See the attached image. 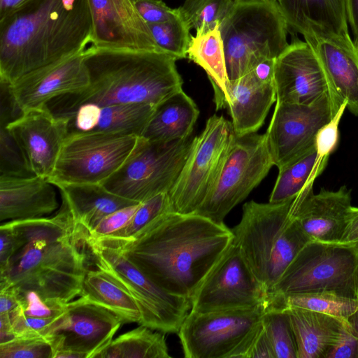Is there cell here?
I'll list each match as a JSON object with an SVG mask.
<instances>
[{
    "instance_id": "1",
    "label": "cell",
    "mask_w": 358,
    "mask_h": 358,
    "mask_svg": "<svg viewBox=\"0 0 358 358\" xmlns=\"http://www.w3.org/2000/svg\"><path fill=\"white\" fill-rule=\"evenodd\" d=\"M92 240L117 248L159 287L190 300L234 234L224 223L197 213L170 211L129 238Z\"/></svg>"
},
{
    "instance_id": "2",
    "label": "cell",
    "mask_w": 358,
    "mask_h": 358,
    "mask_svg": "<svg viewBox=\"0 0 358 358\" xmlns=\"http://www.w3.org/2000/svg\"><path fill=\"white\" fill-rule=\"evenodd\" d=\"M18 249L0 268V285L34 292L43 299L69 303L80 296L88 233L62 202L52 217L7 221Z\"/></svg>"
},
{
    "instance_id": "3",
    "label": "cell",
    "mask_w": 358,
    "mask_h": 358,
    "mask_svg": "<svg viewBox=\"0 0 358 358\" xmlns=\"http://www.w3.org/2000/svg\"><path fill=\"white\" fill-rule=\"evenodd\" d=\"M89 0H36L0 20V80L12 85L92 44Z\"/></svg>"
},
{
    "instance_id": "4",
    "label": "cell",
    "mask_w": 358,
    "mask_h": 358,
    "mask_svg": "<svg viewBox=\"0 0 358 358\" xmlns=\"http://www.w3.org/2000/svg\"><path fill=\"white\" fill-rule=\"evenodd\" d=\"M176 60L162 52L90 45L84 53L90 76L88 87L53 99L46 107L53 115L61 117L84 104L157 106L182 90Z\"/></svg>"
},
{
    "instance_id": "5",
    "label": "cell",
    "mask_w": 358,
    "mask_h": 358,
    "mask_svg": "<svg viewBox=\"0 0 358 358\" xmlns=\"http://www.w3.org/2000/svg\"><path fill=\"white\" fill-rule=\"evenodd\" d=\"M294 199L267 203L250 201L232 229L233 242L270 294L299 252L310 241L290 214Z\"/></svg>"
},
{
    "instance_id": "6",
    "label": "cell",
    "mask_w": 358,
    "mask_h": 358,
    "mask_svg": "<svg viewBox=\"0 0 358 358\" xmlns=\"http://www.w3.org/2000/svg\"><path fill=\"white\" fill-rule=\"evenodd\" d=\"M229 81L287 48L288 25L276 0H235L219 26Z\"/></svg>"
},
{
    "instance_id": "7",
    "label": "cell",
    "mask_w": 358,
    "mask_h": 358,
    "mask_svg": "<svg viewBox=\"0 0 358 358\" xmlns=\"http://www.w3.org/2000/svg\"><path fill=\"white\" fill-rule=\"evenodd\" d=\"M311 292L358 300V243L308 242L270 294Z\"/></svg>"
},
{
    "instance_id": "8",
    "label": "cell",
    "mask_w": 358,
    "mask_h": 358,
    "mask_svg": "<svg viewBox=\"0 0 358 358\" xmlns=\"http://www.w3.org/2000/svg\"><path fill=\"white\" fill-rule=\"evenodd\" d=\"M193 137L168 142L151 141L142 136L123 165L103 185L110 192L143 202L168 193L190 152Z\"/></svg>"
},
{
    "instance_id": "9",
    "label": "cell",
    "mask_w": 358,
    "mask_h": 358,
    "mask_svg": "<svg viewBox=\"0 0 358 358\" xmlns=\"http://www.w3.org/2000/svg\"><path fill=\"white\" fill-rule=\"evenodd\" d=\"M87 246L101 269L135 299L142 325L163 333L178 332L192 309L189 299L169 293L157 285L117 248L87 239Z\"/></svg>"
},
{
    "instance_id": "10",
    "label": "cell",
    "mask_w": 358,
    "mask_h": 358,
    "mask_svg": "<svg viewBox=\"0 0 358 358\" xmlns=\"http://www.w3.org/2000/svg\"><path fill=\"white\" fill-rule=\"evenodd\" d=\"M236 134L231 121L213 115L194 138L190 152L168 192L173 212L195 213L220 175Z\"/></svg>"
},
{
    "instance_id": "11",
    "label": "cell",
    "mask_w": 358,
    "mask_h": 358,
    "mask_svg": "<svg viewBox=\"0 0 358 358\" xmlns=\"http://www.w3.org/2000/svg\"><path fill=\"white\" fill-rule=\"evenodd\" d=\"M273 165L266 133L236 136L215 184L195 213L224 223Z\"/></svg>"
},
{
    "instance_id": "12",
    "label": "cell",
    "mask_w": 358,
    "mask_h": 358,
    "mask_svg": "<svg viewBox=\"0 0 358 358\" xmlns=\"http://www.w3.org/2000/svg\"><path fill=\"white\" fill-rule=\"evenodd\" d=\"M141 136L132 134H78L65 139L48 180L61 184H101L126 162Z\"/></svg>"
},
{
    "instance_id": "13",
    "label": "cell",
    "mask_w": 358,
    "mask_h": 358,
    "mask_svg": "<svg viewBox=\"0 0 358 358\" xmlns=\"http://www.w3.org/2000/svg\"><path fill=\"white\" fill-rule=\"evenodd\" d=\"M266 303L248 309L190 310L178 331L187 358H234L262 323Z\"/></svg>"
},
{
    "instance_id": "14",
    "label": "cell",
    "mask_w": 358,
    "mask_h": 358,
    "mask_svg": "<svg viewBox=\"0 0 358 358\" xmlns=\"http://www.w3.org/2000/svg\"><path fill=\"white\" fill-rule=\"evenodd\" d=\"M275 102L266 134L273 164L279 169L315 145L318 131L345 101L325 96L311 104Z\"/></svg>"
},
{
    "instance_id": "15",
    "label": "cell",
    "mask_w": 358,
    "mask_h": 358,
    "mask_svg": "<svg viewBox=\"0 0 358 358\" xmlns=\"http://www.w3.org/2000/svg\"><path fill=\"white\" fill-rule=\"evenodd\" d=\"M268 293L257 280L233 242L191 298V310L211 312L256 307Z\"/></svg>"
},
{
    "instance_id": "16",
    "label": "cell",
    "mask_w": 358,
    "mask_h": 358,
    "mask_svg": "<svg viewBox=\"0 0 358 358\" xmlns=\"http://www.w3.org/2000/svg\"><path fill=\"white\" fill-rule=\"evenodd\" d=\"M122 324L117 314L80 296L67 303L64 324L53 334L54 358H92L110 343Z\"/></svg>"
},
{
    "instance_id": "17",
    "label": "cell",
    "mask_w": 358,
    "mask_h": 358,
    "mask_svg": "<svg viewBox=\"0 0 358 358\" xmlns=\"http://www.w3.org/2000/svg\"><path fill=\"white\" fill-rule=\"evenodd\" d=\"M273 79L278 102L311 104L325 96L340 98L306 41H294L275 59Z\"/></svg>"
},
{
    "instance_id": "18",
    "label": "cell",
    "mask_w": 358,
    "mask_h": 358,
    "mask_svg": "<svg viewBox=\"0 0 358 358\" xmlns=\"http://www.w3.org/2000/svg\"><path fill=\"white\" fill-rule=\"evenodd\" d=\"M3 124L18 145L31 172L48 178L68 136L66 119L55 116L45 106L23 112Z\"/></svg>"
},
{
    "instance_id": "19",
    "label": "cell",
    "mask_w": 358,
    "mask_h": 358,
    "mask_svg": "<svg viewBox=\"0 0 358 358\" xmlns=\"http://www.w3.org/2000/svg\"><path fill=\"white\" fill-rule=\"evenodd\" d=\"M84 53L67 57L7 85L16 108L22 113L43 108L53 99L87 87L90 76Z\"/></svg>"
},
{
    "instance_id": "20",
    "label": "cell",
    "mask_w": 358,
    "mask_h": 358,
    "mask_svg": "<svg viewBox=\"0 0 358 358\" xmlns=\"http://www.w3.org/2000/svg\"><path fill=\"white\" fill-rule=\"evenodd\" d=\"M89 3L93 22L91 45L162 52L133 0H89Z\"/></svg>"
},
{
    "instance_id": "21",
    "label": "cell",
    "mask_w": 358,
    "mask_h": 358,
    "mask_svg": "<svg viewBox=\"0 0 358 358\" xmlns=\"http://www.w3.org/2000/svg\"><path fill=\"white\" fill-rule=\"evenodd\" d=\"M351 201V191L346 186L336 191L322 188L317 194L310 186L294 198L290 214L310 241L339 243Z\"/></svg>"
},
{
    "instance_id": "22",
    "label": "cell",
    "mask_w": 358,
    "mask_h": 358,
    "mask_svg": "<svg viewBox=\"0 0 358 358\" xmlns=\"http://www.w3.org/2000/svg\"><path fill=\"white\" fill-rule=\"evenodd\" d=\"M155 108V105L145 103L84 104L61 117L66 119L68 135L112 134L141 136Z\"/></svg>"
},
{
    "instance_id": "23",
    "label": "cell",
    "mask_w": 358,
    "mask_h": 358,
    "mask_svg": "<svg viewBox=\"0 0 358 358\" xmlns=\"http://www.w3.org/2000/svg\"><path fill=\"white\" fill-rule=\"evenodd\" d=\"M322 63L347 108L358 116V52L351 38L310 34L304 36Z\"/></svg>"
},
{
    "instance_id": "24",
    "label": "cell",
    "mask_w": 358,
    "mask_h": 358,
    "mask_svg": "<svg viewBox=\"0 0 358 358\" xmlns=\"http://www.w3.org/2000/svg\"><path fill=\"white\" fill-rule=\"evenodd\" d=\"M55 185L47 178L0 176V221L42 217L59 207Z\"/></svg>"
},
{
    "instance_id": "25",
    "label": "cell",
    "mask_w": 358,
    "mask_h": 358,
    "mask_svg": "<svg viewBox=\"0 0 358 358\" xmlns=\"http://www.w3.org/2000/svg\"><path fill=\"white\" fill-rule=\"evenodd\" d=\"M226 108L236 136L256 133L276 101L274 80H260L252 71L227 85Z\"/></svg>"
},
{
    "instance_id": "26",
    "label": "cell",
    "mask_w": 358,
    "mask_h": 358,
    "mask_svg": "<svg viewBox=\"0 0 358 358\" xmlns=\"http://www.w3.org/2000/svg\"><path fill=\"white\" fill-rule=\"evenodd\" d=\"M288 25L310 34L350 38L345 0H276Z\"/></svg>"
},
{
    "instance_id": "27",
    "label": "cell",
    "mask_w": 358,
    "mask_h": 358,
    "mask_svg": "<svg viewBox=\"0 0 358 358\" xmlns=\"http://www.w3.org/2000/svg\"><path fill=\"white\" fill-rule=\"evenodd\" d=\"M293 330L297 358H329L339 343L345 322L299 308H287Z\"/></svg>"
},
{
    "instance_id": "28",
    "label": "cell",
    "mask_w": 358,
    "mask_h": 358,
    "mask_svg": "<svg viewBox=\"0 0 358 358\" xmlns=\"http://www.w3.org/2000/svg\"><path fill=\"white\" fill-rule=\"evenodd\" d=\"M55 187L77 224L87 233L106 215L138 203L110 192L101 184H61Z\"/></svg>"
},
{
    "instance_id": "29",
    "label": "cell",
    "mask_w": 358,
    "mask_h": 358,
    "mask_svg": "<svg viewBox=\"0 0 358 358\" xmlns=\"http://www.w3.org/2000/svg\"><path fill=\"white\" fill-rule=\"evenodd\" d=\"M199 115L193 99L181 90L156 106L141 136L161 142L187 138L190 136Z\"/></svg>"
},
{
    "instance_id": "30",
    "label": "cell",
    "mask_w": 358,
    "mask_h": 358,
    "mask_svg": "<svg viewBox=\"0 0 358 358\" xmlns=\"http://www.w3.org/2000/svg\"><path fill=\"white\" fill-rule=\"evenodd\" d=\"M20 292L21 303L10 315L15 338L45 337L56 333L65 320L67 303L43 299L34 292Z\"/></svg>"
},
{
    "instance_id": "31",
    "label": "cell",
    "mask_w": 358,
    "mask_h": 358,
    "mask_svg": "<svg viewBox=\"0 0 358 358\" xmlns=\"http://www.w3.org/2000/svg\"><path fill=\"white\" fill-rule=\"evenodd\" d=\"M187 58L206 73L214 91L217 110L226 108L229 82L222 39L219 27L206 33L191 35Z\"/></svg>"
},
{
    "instance_id": "32",
    "label": "cell",
    "mask_w": 358,
    "mask_h": 358,
    "mask_svg": "<svg viewBox=\"0 0 358 358\" xmlns=\"http://www.w3.org/2000/svg\"><path fill=\"white\" fill-rule=\"evenodd\" d=\"M80 296L117 314L124 323H142L140 308L133 296L101 269H87Z\"/></svg>"
},
{
    "instance_id": "33",
    "label": "cell",
    "mask_w": 358,
    "mask_h": 358,
    "mask_svg": "<svg viewBox=\"0 0 358 358\" xmlns=\"http://www.w3.org/2000/svg\"><path fill=\"white\" fill-rule=\"evenodd\" d=\"M329 157L320 156L314 145L301 156L279 169L268 202L280 203L294 199L306 188L313 186L315 180L324 170Z\"/></svg>"
},
{
    "instance_id": "34",
    "label": "cell",
    "mask_w": 358,
    "mask_h": 358,
    "mask_svg": "<svg viewBox=\"0 0 358 358\" xmlns=\"http://www.w3.org/2000/svg\"><path fill=\"white\" fill-rule=\"evenodd\" d=\"M140 324L113 339L92 358H169L163 332Z\"/></svg>"
},
{
    "instance_id": "35",
    "label": "cell",
    "mask_w": 358,
    "mask_h": 358,
    "mask_svg": "<svg viewBox=\"0 0 358 358\" xmlns=\"http://www.w3.org/2000/svg\"><path fill=\"white\" fill-rule=\"evenodd\" d=\"M267 303L274 308H299L327 314L343 321L358 309V300L327 292L269 294Z\"/></svg>"
},
{
    "instance_id": "36",
    "label": "cell",
    "mask_w": 358,
    "mask_h": 358,
    "mask_svg": "<svg viewBox=\"0 0 358 358\" xmlns=\"http://www.w3.org/2000/svg\"><path fill=\"white\" fill-rule=\"evenodd\" d=\"M234 2L235 0H185L178 8L190 30L204 34L219 27Z\"/></svg>"
},
{
    "instance_id": "37",
    "label": "cell",
    "mask_w": 358,
    "mask_h": 358,
    "mask_svg": "<svg viewBox=\"0 0 358 358\" xmlns=\"http://www.w3.org/2000/svg\"><path fill=\"white\" fill-rule=\"evenodd\" d=\"M262 324L274 358H297L296 341L286 309L274 308L266 303Z\"/></svg>"
},
{
    "instance_id": "38",
    "label": "cell",
    "mask_w": 358,
    "mask_h": 358,
    "mask_svg": "<svg viewBox=\"0 0 358 358\" xmlns=\"http://www.w3.org/2000/svg\"><path fill=\"white\" fill-rule=\"evenodd\" d=\"M159 49L177 60L187 57L190 29L179 15L160 23L148 24Z\"/></svg>"
},
{
    "instance_id": "39",
    "label": "cell",
    "mask_w": 358,
    "mask_h": 358,
    "mask_svg": "<svg viewBox=\"0 0 358 358\" xmlns=\"http://www.w3.org/2000/svg\"><path fill=\"white\" fill-rule=\"evenodd\" d=\"M170 211L173 210L168 193L157 194L141 202L127 224L108 236L115 238H129L158 216Z\"/></svg>"
},
{
    "instance_id": "40",
    "label": "cell",
    "mask_w": 358,
    "mask_h": 358,
    "mask_svg": "<svg viewBox=\"0 0 358 358\" xmlns=\"http://www.w3.org/2000/svg\"><path fill=\"white\" fill-rule=\"evenodd\" d=\"M52 335L15 338L0 344V358H54Z\"/></svg>"
},
{
    "instance_id": "41",
    "label": "cell",
    "mask_w": 358,
    "mask_h": 358,
    "mask_svg": "<svg viewBox=\"0 0 358 358\" xmlns=\"http://www.w3.org/2000/svg\"><path fill=\"white\" fill-rule=\"evenodd\" d=\"M0 176L15 177L34 176L29 169L18 145L3 123L0 130Z\"/></svg>"
},
{
    "instance_id": "42",
    "label": "cell",
    "mask_w": 358,
    "mask_h": 358,
    "mask_svg": "<svg viewBox=\"0 0 358 358\" xmlns=\"http://www.w3.org/2000/svg\"><path fill=\"white\" fill-rule=\"evenodd\" d=\"M141 203L120 208L102 218L89 231L87 238L97 239L108 236L125 227L132 218Z\"/></svg>"
},
{
    "instance_id": "43",
    "label": "cell",
    "mask_w": 358,
    "mask_h": 358,
    "mask_svg": "<svg viewBox=\"0 0 358 358\" xmlns=\"http://www.w3.org/2000/svg\"><path fill=\"white\" fill-rule=\"evenodd\" d=\"M329 358H358V309L347 318L342 337Z\"/></svg>"
},
{
    "instance_id": "44",
    "label": "cell",
    "mask_w": 358,
    "mask_h": 358,
    "mask_svg": "<svg viewBox=\"0 0 358 358\" xmlns=\"http://www.w3.org/2000/svg\"><path fill=\"white\" fill-rule=\"evenodd\" d=\"M346 108V103L343 102L334 117L318 131L315 145L320 156H329L335 150L338 140L339 122Z\"/></svg>"
},
{
    "instance_id": "45",
    "label": "cell",
    "mask_w": 358,
    "mask_h": 358,
    "mask_svg": "<svg viewBox=\"0 0 358 358\" xmlns=\"http://www.w3.org/2000/svg\"><path fill=\"white\" fill-rule=\"evenodd\" d=\"M148 24L166 22L180 15L178 8L169 7L162 0H133Z\"/></svg>"
},
{
    "instance_id": "46",
    "label": "cell",
    "mask_w": 358,
    "mask_h": 358,
    "mask_svg": "<svg viewBox=\"0 0 358 358\" xmlns=\"http://www.w3.org/2000/svg\"><path fill=\"white\" fill-rule=\"evenodd\" d=\"M241 358H274L273 352L261 323L241 351Z\"/></svg>"
},
{
    "instance_id": "47",
    "label": "cell",
    "mask_w": 358,
    "mask_h": 358,
    "mask_svg": "<svg viewBox=\"0 0 358 358\" xmlns=\"http://www.w3.org/2000/svg\"><path fill=\"white\" fill-rule=\"evenodd\" d=\"M20 303V292L16 287L0 285V314L11 315Z\"/></svg>"
},
{
    "instance_id": "48",
    "label": "cell",
    "mask_w": 358,
    "mask_h": 358,
    "mask_svg": "<svg viewBox=\"0 0 358 358\" xmlns=\"http://www.w3.org/2000/svg\"><path fill=\"white\" fill-rule=\"evenodd\" d=\"M343 244L358 243V208L352 206L348 217L342 238Z\"/></svg>"
},
{
    "instance_id": "49",
    "label": "cell",
    "mask_w": 358,
    "mask_h": 358,
    "mask_svg": "<svg viewBox=\"0 0 358 358\" xmlns=\"http://www.w3.org/2000/svg\"><path fill=\"white\" fill-rule=\"evenodd\" d=\"M36 0H0V20L22 10Z\"/></svg>"
},
{
    "instance_id": "50",
    "label": "cell",
    "mask_w": 358,
    "mask_h": 358,
    "mask_svg": "<svg viewBox=\"0 0 358 358\" xmlns=\"http://www.w3.org/2000/svg\"><path fill=\"white\" fill-rule=\"evenodd\" d=\"M275 59H266L259 63L252 71L255 76L262 81L273 80L274 67Z\"/></svg>"
},
{
    "instance_id": "51",
    "label": "cell",
    "mask_w": 358,
    "mask_h": 358,
    "mask_svg": "<svg viewBox=\"0 0 358 358\" xmlns=\"http://www.w3.org/2000/svg\"><path fill=\"white\" fill-rule=\"evenodd\" d=\"M348 21L352 28L355 43L358 40V0H345Z\"/></svg>"
},
{
    "instance_id": "52",
    "label": "cell",
    "mask_w": 358,
    "mask_h": 358,
    "mask_svg": "<svg viewBox=\"0 0 358 358\" xmlns=\"http://www.w3.org/2000/svg\"><path fill=\"white\" fill-rule=\"evenodd\" d=\"M15 338L10 316L8 314H0V344Z\"/></svg>"
},
{
    "instance_id": "53",
    "label": "cell",
    "mask_w": 358,
    "mask_h": 358,
    "mask_svg": "<svg viewBox=\"0 0 358 358\" xmlns=\"http://www.w3.org/2000/svg\"><path fill=\"white\" fill-rule=\"evenodd\" d=\"M355 45L356 48H357V52H358V40L355 43Z\"/></svg>"
}]
</instances>
